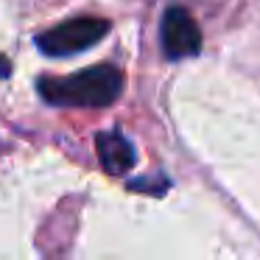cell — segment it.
<instances>
[{
  "label": "cell",
  "instance_id": "cell-1",
  "mask_svg": "<svg viewBox=\"0 0 260 260\" xmlns=\"http://www.w3.org/2000/svg\"><path fill=\"white\" fill-rule=\"evenodd\" d=\"M123 90V76L109 64L87 68L68 79H45L40 84V92L51 104L64 107H107Z\"/></svg>",
  "mask_w": 260,
  "mask_h": 260
},
{
  "label": "cell",
  "instance_id": "cell-5",
  "mask_svg": "<svg viewBox=\"0 0 260 260\" xmlns=\"http://www.w3.org/2000/svg\"><path fill=\"white\" fill-rule=\"evenodd\" d=\"M12 73V68H9V62L3 56H0V79H6V76Z\"/></svg>",
  "mask_w": 260,
  "mask_h": 260
},
{
  "label": "cell",
  "instance_id": "cell-3",
  "mask_svg": "<svg viewBox=\"0 0 260 260\" xmlns=\"http://www.w3.org/2000/svg\"><path fill=\"white\" fill-rule=\"evenodd\" d=\"M159 37H162V51L168 59H185L199 53L202 48V37H199V25L185 9L174 6L165 12L162 25H159Z\"/></svg>",
  "mask_w": 260,
  "mask_h": 260
},
{
  "label": "cell",
  "instance_id": "cell-2",
  "mask_svg": "<svg viewBox=\"0 0 260 260\" xmlns=\"http://www.w3.org/2000/svg\"><path fill=\"white\" fill-rule=\"evenodd\" d=\"M107 31L109 23L101 17H76L51 28L48 34H42L40 48L51 56H68V53H79L84 48H92L95 42H101V37Z\"/></svg>",
  "mask_w": 260,
  "mask_h": 260
},
{
  "label": "cell",
  "instance_id": "cell-4",
  "mask_svg": "<svg viewBox=\"0 0 260 260\" xmlns=\"http://www.w3.org/2000/svg\"><path fill=\"white\" fill-rule=\"evenodd\" d=\"M95 146H98V159H101V165L109 174L132 171V165H135V151H132L126 137H120L118 132H104V135L95 137Z\"/></svg>",
  "mask_w": 260,
  "mask_h": 260
}]
</instances>
